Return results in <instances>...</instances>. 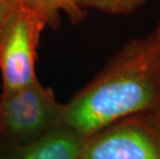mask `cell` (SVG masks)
<instances>
[{"mask_svg":"<svg viewBox=\"0 0 160 159\" xmlns=\"http://www.w3.org/2000/svg\"><path fill=\"white\" fill-rule=\"evenodd\" d=\"M160 113V43L155 32L131 39L74 95L61 124L90 137L124 118Z\"/></svg>","mask_w":160,"mask_h":159,"instance_id":"6da1fadb","label":"cell"},{"mask_svg":"<svg viewBox=\"0 0 160 159\" xmlns=\"http://www.w3.org/2000/svg\"><path fill=\"white\" fill-rule=\"evenodd\" d=\"M155 34H156V37H157V39H158V42L160 43V22H159V25L157 27V29L155 30Z\"/></svg>","mask_w":160,"mask_h":159,"instance_id":"9c48e42d","label":"cell"},{"mask_svg":"<svg viewBox=\"0 0 160 159\" xmlns=\"http://www.w3.org/2000/svg\"><path fill=\"white\" fill-rule=\"evenodd\" d=\"M46 27L35 9L20 1L9 13L0 31L2 91L20 89L37 80V48Z\"/></svg>","mask_w":160,"mask_h":159,"instance_id":"3957f363","label":"cell"},{"mask_svg":"<svg viewBox=\"0 0 160 159\" xmlns=\"http://www.w3.org/2000/svg\"><path fill=\"white\" fill-rule=\"evenodd\" d=\"M87 137L60 124L22 148L13 150L12 159H81Z\"/></svg>","mask_w":160,"mask_h":159,"instance_id":"5b68a950","label":"cell"},{"mask_svg":"<svg viewBox=\"0 0 160 159\" xmlns=\"http://www.w3.org/2000/svg\"><path fill=\"white\" fill-rule=\"evenodd\" d=\"M19 0H0V31Z\"/></svg>","mask_w":160,"mask_h":159,"instance_id":"ba28073f","label":"cell"},{"mask_svg":"<svg viewBox=\"0 0 160 159\" xmlns=\"http://www.w3.org/2000/svg\"><path fill=\"white\" fill-rule=\"evenodd\" d=\"M84 9L113 16H131L146 4V0H80Z\"/></svg>","mask_w":160,"mask_h":159,"instance_id":"52a82bcc","label":"cell"},{"mask_svg":"<svg viewBox=\"0 0 160 159\" xmlns=\"http://www.w3.org/2000/svg\"><path fill=\"white\" fill-rule=\"evenodd\" d=\"M65 104L38 80L0 94V146L22 148L61 124Z\"/></svg>","mask_w":160,"mask_h":159,"instance_id":"7a4b0ae2","label":"cell"},{"mask_svg":"<svg viewBox=\"0 0 160 159\" xmlns=\"http://www.w3.org/2000/svg\"><path fill=\"white\" fill-rule=\"evenodd\" d=\"M39 13L47 27L57 29L60 26L61 12L66 13L69 22L78 25L86 18L88 11L80 4V0H19Z\"/></svg>","mask_w":160,"mask_h":159,"instance_id":"8992f818","label":"cell"},{"mask_svg":"<svg viewBox=\"0 0 160 159\" xmlns=\"http://www.w3.org/2000/svg\"><path fill=\"white\" fill-rule=\"evenodd\" d=\"M81 159H160V113L133 115L95 133Z\"/></svg>","mask_w":160,"mask_h":159,"instance_id":"277c9868","label":"cell"}]
</instances>
